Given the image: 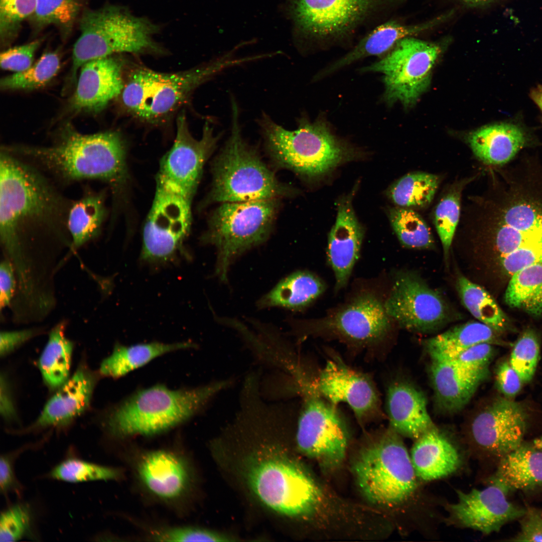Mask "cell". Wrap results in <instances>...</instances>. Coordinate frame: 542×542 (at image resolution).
I'll list each match as a JSON object with an SVG mask.
<instances>
[{
    "mask_svg": "<svg viewBox=\"0 0 542 542\" xmlns=\"http://www.w3.org/2000/svg\"><path fill=\"white\" fill-rule=\"evenodd\" d=\"M142 488L155 499L169 504L187 500L194 486L192 467L187 458L168 449L145 451L134 463Z\"/></svg>",
    "mask_w": 542,
    "mask_h": 542,
    "instance_id": "18",
    "label": "cell"
},
{
    "mask_svg": "<svg viewBox=\"0 0 542 542\" xmlns=\"http://www.w3.org/2000/svg\"><path fill=\"white\" fill-rule=\"evenodd\" d=\"M504 300L509 307L534 317L542 316V264L525 267L511 276Z\"/></svg>",
    "mask_w": 542,
    "mask_h": 542,
    "instance_id": "36",
    "label": "cell"
},
{
    "mask_svg": "<svg viewBox=\"0 0 542 542\" xmlns=\"http://www.w3.org/2000/svg\"><path fill=\"white\" fill-rule=\"evenodd\" d=\"M294 383L302 403L297 415L296 442L299 450L315 460L322 470L337 469L345 459L348 433L337 411L317 392L306 372L298 373Z\"/></svg>",
    "mask_w": 542,
    "mask_h": 542,
    "instance_id": "11",
    "label": "cell"
},
{
    "mask_svg": "<svg viewBox=\"0 0 542 542\" xmlns=\"http://www.w3.org/2000/svg\"><path fill=\"white\" fill-rule=\"evenodd\" d=\"M441 52L438 45L408 37L399 41L385 57L362 71L381 73L386 100L409 106L428 87Z\"/></svg>",
    "mask_w": 542,
    "mask_h": 542,
    "instance_id": "12",
    "label": "cell"
},
{
    "mask_svg": "<svg viewBox=\"0 0 542 542\" xmlns=\"http://www.w3.org/2000/svg\"><path fill=\"white\" fill-rule=\"evenodd\" d=\"M463 4L471 8H476L485 6L495 0H460Z\"/></svg>",
    "mask_w": 542,
    "mask_h": 542,
    "instance_id": "58",
    "label": "cell"
},
{
    "mask_svg": "<svg viewBox=\"0 0 542 542\" xmlns=\"http://www.w3.org/2000/svg\"><path fill=\"white\" fill-rule=\"evenodd\" d=\"M257 450L246 457L244 473L262 503L281 514L305 520L326 514L329 497L303 466L277 445Z\"/></svg>",
    "mask_w": 542,
    "mask_h": 542,
    "instance_id": "4",
    "label": "cell"
},
{
    "mask_svg": "<svg viewBox=\"0 0 542 542\" xmlns=\"http://www.w3.org/2000/svg\"><path fill=\"white\" fill-rule=\"evenodd\" d=\"M123 62L110 56L89 61L81 67L72 104L76 110L97 112L120 95L124 82Z\"/></svg>",
    "mask_w": 542,
    "mask_h": 542,
    "instance_id": "22",
    "label": "cell"
},
{
    "mask_svg": "<svg viewBox=\"0 0 542 542\" xmlns=\"http://www.w3.org/2000/svg\"><path fill=\"white\" fill-rule=\"evenodd\" d=\"M257 121L266 150L278 168L312 178L354 157V150L321 120L311 122L301 119L293 130L286 129L264 113Z\"/></svg>",
    "mask_w": 542,
    "mask_h": 542,
    "instance_id": "6",
    "label": "cell"
},
{
    "mask_svg": "<svg viewBox=\"0 0 542 542\" xmlns=\"http://www.w3.org/2000/svg\"><path fill=\"white\" fill-rule=\"evenodd\" d=\"M452 13L450 12L430 21L414 25H404L394 21L385 23L370 32L354 49L328 67L318 76L329 74L360 59L382 54L400 40L425 32L442 23Z\"/></svg>",
    "mask_w": 542,
    "mask_h": 542,
    "instance_id": "28",
    "label": "cell"
},
{
    "mask_svg": "<svg viewBox=\"0 0 542 542\" xmlns=\"http://www.w3.org/2000/svg\"><path fill=\"white\" fill-rule=\"evenodd\" d=\"M490 484L507 495L517 490L527 491L542 486V450L523 443L501 458Z\"/></svg>",
    "mask_w": 542,
    "mask_h": 542,
    "instance_id": "27",
    "label": "cell"
},
{
    "mask_svg": "<svg viewBox=\"0 0 542 542\" xmlns=\"http://www.w3.org/2000/svg\"><path fill=\"white\" fill-rule=\"evenodd\" d=\"M439 183L437 175L422 172L410 173L392 185L387 194L400 207H424L432 201Z\"/></svg>",
    "mask_w": 542,
    "mask_h": 542,
    "instance_id": "38",
    "label": "cell"
},
{
    "mask_svg": "<svg viewBox=\"0 0 542 542\" xmlns=\"http://www.w3.org/2000/svg\"><path fill=\"white\" fill-rule=\"evenodd\" d=\"M96 381L95 374L84 365L80 366L49 399L28 430L68 426L89 407Z\"/></svg>",
    "mask_w": 542,
    "mask_h": 542,
    "instance_id": "23",
    "label": "cell"
},
{
    "mask_svg": "<svg viewBox=\"0 0 542 542\" xmlns=\"http://www.w3.org/2000/svg\"><path fill=\"white\" fill-rule=\"evenodd\" d=\"M37 333L36 329L3 331L0 335V354L2 357L11 353Z\"/></svg>",
    "mask_w": 542,
    "mask_h": 542,
    "instance_id": "55",
    "label": "cell"
},
{
    "mask_svg": "<svg viewBox=\"0 0 542 542\" xmlns=\"http://www.w3.org/2000/svg\"><path fill=\"white\" fill-rule=\"evenodd\" d=\"M60 59L55 52L44 53L27 70L4 77L1 81L3 90H33L47 84L56 75Z\"/></svg>",
    "mask_w": 542,
    "mask_h": 542,
    "instance_id": "42",
    "label": "cell"
},
{
    "mask_svg": "<svg viewBox=\"0 0 542 542\" xmlns=\"http://www.w3.org/2000/svg\"><path fill=\"white\" fill-rule=\"evenodd\" d=\"M492 345L477 344L450 361L466 375L481 383L489 375V365L494 355Z\"/></svg>",
    "mask_w": 542,
    "mask_h": 542,
    "instance_id": "47",
    "label": "cell"
},
{
    "mask_svg": "<svg viewBox=\"0 0 542 542\" xmlns=\"http://www.w3.org/2000/svg\"><path fill=\"white\" fill-rule=\"evenodd\" d=\"M384 306L390 319L413 332L432 331L450 321L442 296L413 273L397 275Z\"/></svg>",
    "mask_w": 542,
    "mask_h": 542,
    "instance_id": "16",
    "label": "cell"
},
{
    "mask_svg": "<svg viewBox=\"0 0 542 542\" xmlns=\"http://www.w3.org/2000/svg\"><path fill=\"white\" fill-rule=\"evenodd\" d=\"M196 347V345L191 342H152L128 346L117 343L112 353L101 363L100 373L105 377L117 379L164 354Z\"/></svg>",
    "mask_w": 542,
    "mask_h": 542,
    "instance_id": "32",
    "label": "cell"
},
{
    "mask_svg": "<svg viewBox=\"0 0 542 542\" xmlns=\"http://www.w3.org/2000/svg\"><path fill=\"white\" fill-rule=\"evenodd\" d=\"M389 214L391 226L402 245L417 249L434 246V240L429 228L415 211L397 207L390 209Z\"/></svg>",
    "mask_w": 542,
    "mask_h": 542,
    "instance_id": "41",
    "label": "cell"
},
{
    "mask_svg": "<svg viewBox=\"0 0 542 542\" xmlns=\"http://www.w3.org/2000/svg\"><path fill=\"white\" fill-rule=\"evenodd\" d=\"M230 54L197 68L162 73L145 68L132 70L120 94L124 108L145 121L161 120L174 112L199 85L224 70L246 63Z\"/></svg>",
    "mask_w": 542,
    "mask_h": 542,
    "instance_id": "7",
    "label": "cell"
},
{
    "mask_svg": "<svg viewBox=\"0 0 542 542\" xmlns=\"http://www.w3.org/2000/svg\"><path fill=\"white\" fill-rule=\"evenodd\" d=\"M280 204V199L224 202L213 211L201 240L217 249L215 273L221 281L227 282L237 257L268 238Z\"/></svg>",
    "mask_w": 542,
    "mask_h": 542,
    "instance_id": "10",
    "label": "cell"
},
{
    "mask_svg": "<svg viewBox=\"0 0 542 542\" xmlns=\"http://www.w3.org/2000/svg\"><path fill=\"white\" fill-rule=\"evenodd\" d=\"M313 383L324 398L336 406L345 403L361 422H368L380 414V400L371 379L340 360L327 361Z\"/></svg>",
    "mask_w": 542,
    "mask_h": 542,
    "instance_id": "20",
    "label": "cell"
},
{
    "mask_svg": "<svg viewBox=\"0 0 542 542\" xmlns=\"http://www.w3.org/2000/svg\"><path fill=\"white\" fill-rule=\"evenodd\" d=\"M456 286L462 303L479 322L497 333L506 329L508 321L505 315L484 288L462 275L458 276Z\"/></svg>",
    "mask_w": 542,
    "mask_h": 542,
    "instance_id": "37",
    "label": "cell"
},
{
    "mask_svg": "<svg viewBox=\"0 0 542 542\" xmlns=\"http://www.w3.org/2000/svg\"><path fill=\"white\" fill-rule=\"evenodd\" d=\"M520 529L510 541H542V511L533 507L525 509L519 518Z\"/></svg>",
    "mask_w": 542,
    "mask_h": 542,
    "instance_id": "52",
    "label": "cell"
},
{
    "mask_svg": "<svg viewBox=\"0 0 542 542\" xmlns=\"http://www.w3.org/2000/svg\"><path fill=\"white\" fill-rule=\"evenodd\" d=\"M15 270L10 260H4L0 265V307L2 310L10 304L15 294Z\"/></svg>",
    "mask_w": 542,
    "mask_h": 542,
    "instance_id": "54",
    "label": "cell"
},
{
    "mask_svg": "<svg viewBox=\"0 0 542 542\" xmlns=\"http://www.w3.org/2000/svg\"><path fill=\"white\" fill-rule=\"evenodd\" d=\"M457 493V501L449 506L452 518L459 525L484 534L498 531L507 522L519 519L525 511L509 502L502 490L493 484Z\"/></svg>",
    "mask_w": 542,
    "mask_h": 542,
    "instance_id": "21",
    "label": "cell"
},
{
    "mask_svg": "<svg viewBox=\"0 0 542 542\" xmlns=\"http://www.w3.org/2000/svg\"><path fill=\"white\" fill-rule=\"evenodd\" d=\"M73 200L36 168L8 152L0 154V241L16 272L28 269L26 250L41 241L71 243Z\"/></svg>",
    "mask_w": 542,
    "mask_h": 542,
    "instance_id": "1",
    "label": "cell"
},
{
    "mask_svg": "<svg viewBox=\"0 0 542 542\" xmlns=\"http://www.w3.org/2000/svg\"><path fill=\"white\" fill-rule=\"evenodd\" d=\"M468 142L474 154L483 162L502 165L523 147L526 138L519 126L500 123L477 129L470 135Z\"/></svg>",
    "mask_w": 542,
    "mask_h": 542,
    "instance_id": "29",
    "label": "cell"
},
{
    "mask_svg": "<svg viewBox=\"0 0 542 542\" xmlns=\"http://www.w3.org/2000/svg\"><path fill=\"white\" fill-rule=\"evenodd\" d=\"M527 420L522 404L498 397L474 415L470 438L478 448L501 458L523 443Z\"/></svg>",
    "mask_w": 542,
    "mask_h": 542,
    "instance_id": "19",
    "label": "cell"
},
{
    "mask_svg": "<svg viewBox=\"0 0 542 542\" xmlns=\"http://www.w3.org/2000/svg\"><path fill=\"white\" fill-rule=\"evenodd\" d=\"M80 35L72 52L71 76L86 62L121 53L157 51L153 37L159 28L148 19L127 9L107 6L83 12L79 22Z\"/></svg>",
    "mask_w": 542,
    "mask_h": 542,
    "instance_id": "9",
    "label": "cell"
},
{
    "mask_svg": "<svg viewBox=\"0 0 542 542\" xmlns=\"http://www.w3.org/2000/svg\"><path fill=\"white\" fill-rule=\"evenodd\" d=\"M539 356V345L532 330L525 331L515 344L509 363L523 383L530 381L536 369Z\"/></svg>",
    "mask_w": 542,
    "mask_h": 542,
    "instance_id": "45",
    "label": "cell"
},
{
    "mask_svg": "<svg viewBox=\"0 0 542 542\" xmlns=\"http://www.w3.org/2000/svg\"><path fill=\"white\" fill-rule=\"evenodd\" d=\"M322 282L306 271L295 272L282 280L257 302L259 309L279 307L297 310L304 308L324 290Z\"/></svg>",
    "mask_w": 542,
    "mask_h": 542,
    "instance_id": "34",
    "label": "cell"
},
{
    "mask_svg": "<svg viewBox=\"0 0 542 542\" xmlns=\"http://www.w3.org/2000/svg\"><path fill=\"white\" fill-rule=\"evenodd\" d=\"M37 0H0V38L4 45L17 36L23 22L33 15Z\"/></svg>",
    "mask_w": 542,
    "mask_h": 542,
    "instance_id": "46",
    "label": "cell"
},
{
    "mask_svg": "<svg viewBox=\"0 0 542 542\" xmlns=\"http://www.w3.org/2000/svg\"><path fill=\"white\" fill-rule=\"evenodd\" d=\"M460 213V192L458 190L448 193L440 201L435 209V225L442 244L446 259L448 257Z\"/></svg>",
    "mask_w": 542,
    "mask_h": 542,
    "instance_id": "44",
    "label": "cell"
},
{
    "mask_svg": "<svg viewBox=\"0 0 542 542\" xmlns=\"http://www.w3.org/2000/svg\"><path fill=\"white\" fill-rule=\"evenodd\" d=\"M35 446L27 445L3 454L0 459L1 493L7 498L10 494L21 497L24 487L18 480L15 472L16 460L20 455Z\"/></svg>",
    "mask_w": 542,
    "mask_h": 542,
    "instance_id": "49",
    "label": "cell"
},
{
    "mask_svg": "<svg viewBox=\"0 0 542 542\" xmlns=\"http://www.w3.org/2000/svg\"><path fill=\"white\" fill-rule=\"evenodd\" d=\"M500 261L505 272L511 276L525 267L542 264V242L501 256Z\"/></svg>",
    "mask_w": 542,
    "mask_h": 542,
    "instance_id": "51",
    "label": "cell"
},
{
    "mask_svg": "<svg viewBox=\"0 0 542 542\" xmlns=\"http://www.w3.org/2000/svg\"><path fill=\"white\" fill-rule=\"evenodd\" d=\"M430 373L438 406L450 414L462 410L480 384L466 375L451 361L431 360Z\"/></svg>",
    "mask_w": 542,
    "mask_h": 542,
    "instance_id": "30",
    "label": "cell"
},
{
    "mask_svg": "<svg viewBox=\"0 0 542 542\" xmlns=\"http://www.w3.org/2000/svg\"><path fill=\"white\" fill-rule=\"evenodd\" d=\"M496 333L480 322H469L426 340L425 346L431 360L450 361L477 344L497 343Z\"/></svg>",
    "mask_w": 542,
    "mask_h": 542,
    "instance_id": "33",
    "label": "cell"
},
{
    "mask_svg": "<svg viewBox=\"0 0 542 542\" xmlns=\"http://www.w3.org/2000/svg\"><path fill=\"white\" fill-rule=\"evenodd\" d=\"M384 0H287L298 37L338 39L349 34Z\"/></svg>",
    "mask_w": 542,
    "mask_h": 542,
    "instance_id": "14",
    "label": "cell"
},
{
    "mask_svg": "<svg viewBox=\"0 0 542 542\" xmlns=\"http://www.w3.org/2000/svg\"><path fill=\"white\" fill-rule=\"evenodd\" d=\"M34 516L31 506L19 502L2 511L0 518V541H17L31 535Z\"/></svg>",
    "mask_w": 542,
    "mask_h": 542,
    "instance_id": "43",
    "label": "cell"
},
{
    "mask_svg": "<svg viewBox=\"0 0 542 542\" xmlns=\"http://www.w3.org/2000/svg\"><path fill=\"white\" fill-rule=\"evenodd\" d=\"M231 383L223 379L190 388L156 384L140 389L109 410L103 428L108 436L120 440L164 433L199 414Z\"/></svg>",
    "mask_w": 542,
    "mask_h": 542,
    "instance_id": "3",
    "label": "cell"
},
{
    "mask_svg": "<svg viewBox=\"0 0 542 542\" xmlns=\"http://www.w3.org/2000/svg\"><path fill=\"white\" fill-rule=\"evenodd\" d=\"M363 228L353 209L350 197L338 204L335 222L329 233L327 256L336 279V288L347 284L359 254L363 237Z\"/></svg>",
    "mask_w": 542,
    "mask_h": 542,
    "instance_id": "24",
    "label": "cell"
},
{
    "mask_svg": "<svg viewBox=\"0 0 542 542\" xmlns=\"http://www.w3.org/2000/svg\"><path fill=\"white\" fill-rule=\"evenodd\" d=\"M65 327L62 322L52 329L38 361L45 383L53 389H58L69 378L74 345L65 336Z\"/></svg>",
    "mask_w": 542,
    "mask_h": 542,
    "instance_id": "35",
    "label": "cell"
},
{
    "mask_svg": "<svg viewBox=\"0 0 542 542\" xmlns=\"http://www.w3.org/2000/svg\"><path fill=\"white\" fill-rule=\"evenodd\" d=\"M48 146L7 147L60 188L84 181L107 183L117 195L127 178L126 150L119 133H81L68 125Z\"/></svg>",
    "mask_w": 542,
    "mask_h": 542,
    "instance_id": "2",
    "label": "cell"
},
{
    "mask_svg": "<svg viewBox=\"0 0 542 542\" xmlns=\"http://www.w3.org/2000/svg\"><path fill=\"white\" fill-rule=\"evenodd\" d=\"M352 470L362 494L378 505L401 504L417 488V477L410 454L401 436L390 427L361 449Z\"/></svg>",
    "mask_w": 542,
    "mask_h": 542,
    "instance_id": "8",
    "label": "cell"
},
{
    "mask_svg": "<svg viewBox=\"0 0 542 542\" xmlns=\"http://www.w3.org/2000/svg\"><path fill=\"white\" fill-rule=\"evenodd\" d=\"M123 476L118 468L89 462L69 453L47 474L53 480L69 483L117 481Z\"/></svg>",
    "mask_w": 542,
    "mask_h": 542,
    "instance_id": "39",
    "label": "cell"
},
{
    "mask_svg": "<svg viewBox=\"0 0 542 542\" xmlns=\"http://www.w3.org/2000/svg\"><path fill=\"white\" fill-rule=\"evenodd\" d=\"M81 9L80 0H37L29 20L36 31L54 25L66 37L71 32Z\"/></svg>",
    "mask_w": 542,
    "mask_h": 542,
    "instance_id": "40",
    "label": "cell"
},
{
    "mask_svg": "<svg viewBox=\"0 0 542 542\" xmlns=\"http://www.w3.org/2000/svg\"><path fill=\"white\" fill-rule=\"evenodd\" d=\"M384 303L374 294L362 293L336 313L318 321H290L301 333H324L357 345L381 341L390 328Z\"/></svg>",
    "mask_w": 542,
    "mask_h": 542,
    "instance_id": "15",
    "label": "cell"
},
{
    "mask_svg": "<svg viewBox=\"0 0 542 542\" xmlns=\"http://www.w3.org/2000/svg\"><path fill=\"white\" fill-rule=\"evenodd\" d=\"M191 201L157 179L155 197L143 228L142 261L169 263L182 251L191 224Z\"/></svg>",
    "mask_w": 542,
    "mask_h": 542,
    "instance_id": "13",
    "label": "cell"
},
{
    "mask_svg": "<svg viewBox=\"0 0 542 542\" xmlns=\"http://www.w3.org/2000/svg\"><path fill=\"white\" fill-rule=\"evenodd\" d=\"M495 379L498 390L504 397L509 398L519 392L523 383L509 362L506 361L500 362L497 366Z\"/></svg>",
    "mask_w": 542,
    "mask_h": 542,
    "instance_id": "53",
    "label": "cell"
},
{
    "mask_svg": "<svg viewBox=\"0 0 542 542\" xmlns=\"http://www.w3.org/2000/svg\"><path fill=\"white\" fill-rule=\"evenodd\" d=\"M1 415L6 421H11L16 418V412L12 395L7 380L4 376L1 377Z\"/></svg>",
    "mask_w": 542,
    "mask_h": 542,
    "instance_id": "56",
    "label": "cell"
},
{
    "mask_svg": "<svg viewBox=\"0 0 542 542\" xmlns=\"http://www.w3.org/2000/svg\"><path fill=\"white\" fill-rule=\"evenodd\" d=\"M530 96L542 111V85H538L530 93Z\"/></svg>",
    "mask_w": 542,
    "mask_h": 542,
    "instance_id": "57",
    "label": "cell"
},
{
    "mask_svg": "<svg viewBox=\"0 0 542 542\" xmlns=\"http://www.w3.org/2000/svg\"><path fill=\"white\" fill-rule=\"evenodd\" d=\"M43 40L37 39L27 44L9 48L1 54L2 69L15 73L25 71L33 65L35 52Z\"/></svg>",
    "mask_w": 542,
    "mask_h": 542,
    "instance_id": "50",
    "label": "cell"
},
{
    "mask_svg": "<svg viewBox=\"0 0 542 542\" xmlns=\"http://www.w3.org/2000/svg\"><path fill=\"white\" fill-rule=\"evenodd\" d=\"M221 133L216 134L209 122L204 125L199 140L190 133L184 113L177 120L173 146L162 158L157 179L192 199L204 166L217 148Z\"/></svg>",
    "mask_w": 542,
    "mask_h": 542,
    "instance_id": "17",
    "label": "cell"
},
{
    "mask_svg": "<svg viewBox=\"0 0 542 542\" xmlns=\"http://www.w3.org/2000/svg\"><path fill=\"white\" fill-rule=\"evenodd\" d=\"M151 537L161 541H228L231 537L206 528L180 526L167 527L154 530Z\"/></svg>",
    "mask_w": 542,
    "mask_h": 542,
    "instance_id": "48",
    "label": "cell"
},
{
    "mask_svg": "<svg viewBox=\"0 0 542 542\" xmlns=\"http://www.w3.org/2000/svg\"><path fill=\"white\" fill-rule=\"evenodd\" d=\"M105 192L86 187L82 195L73 200L69 209L67 228L71 245L78 248L97 238L107 215Z\"/></svg>",
    "mask_w": 542,
    "mask_h": 542,
    "instance_id": "31",
    "label": "cell"
},
{
    "mask_svg": "<svg viewBox=\"0 0 542 542\" xmlns=\"http://www.w3.org/2000/svg\"><path fill=\"white\" fill-rule=\"evenodd\" d=\"M386 411L390 427L400 436L415 440L434 428L424 394L404 380H396L388 387Z\"/></svg>",
    "mask_w": 542,
    "mask_h": 542,
    "instance_id": "25",
    "label": "cell"
},
{
    "mask_svg": "<svg viewBox=\"0 0 542 542\" xmlns=\"http://www.w3.org/2000/svg\"><path fill=\"white\" fill-rule=\"evenodd\" d=\"M410 456L417 478L425 481L449 476L460 463L458 450L436 427L415 440Z\"/></svg>",
    "mask_w": 542,
    "mask_h": 542,
    "instance_id": "26",
    "label": "cell"
},
{
    "mask_svg": "<svg viewBox=\"0 0 542 542\" xmlns=\"http://www.w3.org/2000/svg\"><path fill=\"white\" fill-rule=\"evenodd\" d=\"M230 135L212 164V183L202 206L214 203L280 199L296 190L279 181L242 136L239 109L232 97Z\"/></svg>",
    "mask_w": 542,
    "mask_h": 542,
    "instance_id": "5",
    "label": "cell"
}]
</instances>
